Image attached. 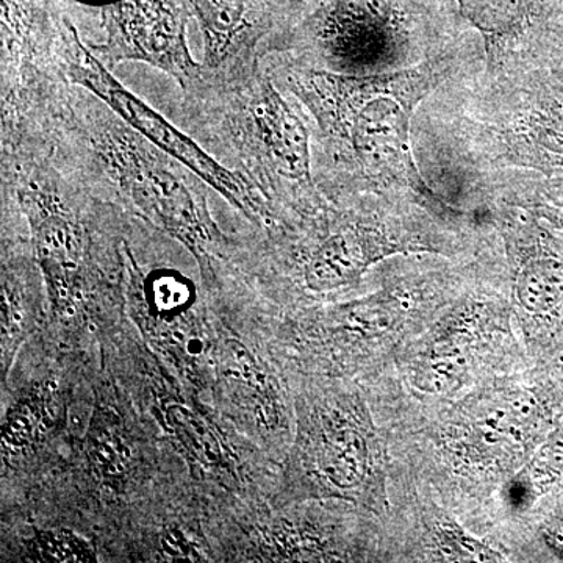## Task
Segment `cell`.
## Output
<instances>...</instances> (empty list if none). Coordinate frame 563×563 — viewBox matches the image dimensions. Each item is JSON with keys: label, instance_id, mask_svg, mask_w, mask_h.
<instances>
[{"label": "cell", "instance_id": "1", "mask_svg": "<svg viewBox=\"0 0 563 563\" xmlns=\"http://www.w3.org/2000/svg\"><path fill=\"white\" fill-rule=\"evenodd\" d=\"M263 65L312 114L333 172L393 181L446 209L418 169L410 131L418 103L446 79L448 62L366 76L312 68L282 54L268 55Z\"/></svg>", "mask_w": 563, "mask_h": 563}, {"label": "cell", "instance_id": "2", "mask_svg": "<svg viewBox=\"0 0 563 563\" xmlns=\"http://www.w3.org/2000/svg\"><path fill=\"white\" fill-rule=\"evenodd\" d=\"M55 147L90 174L107 196L184 244L203 276H213L214 262L225 258L229 242L211 217L201 177L80 87Z\"/></svg>", "mask_w": 563, "mask_h": 563}, {"label": "cell", "instance_id": "3", "mask_svg": "<svg viewBox=\"0 0 563 563\" xmlns=\"http://www.w3.org/2000/svg\"><path fill=\"white\" fill-rule=\"evenodd\" d=\"M184 113L191 135L243 174L274 211L317 192L309 129L265 65L242 84L184 98Z\"/></svg>", "mask_w": 563, "mask_h": 563}, {"label": "cell", "instance_id": "4", "mask_svg": "<svg viewBox=\"0 0 563 563\" xmlns=\"http://www.w3.org/2000/svg\"><path fill=\"white\" fill-rule=\"evenodd\" d=\"M65 27V65L70 84L101 99L144 139L191 169L211 190L220 192L252 224H273L276 211L243 174L218 161L191 133L177 128L129 91L81 41L73 22L66 20Z\"/></svg>", "mask_w": 563, "mask_h": 563}, {"label": "cell", "instance_id": "5", "mask_svg": "<svg viewBox=\"0 0 563 563\" xmlns=\"http://www.w3.org/2000/svg\"><path fill=\"white\" fill-rule=\"evenodd\" d=\"M409 47L401 0H328L291 51L280 52L312 68L366 76L407 68Z\"/></svg>", "mask_w": 563, "mask_h": 563}, {"label": "cell", "instance_id": "6", "mask_svg": "<svg viewBox=\"0 0 563 563\" xmlns=\"http://www.w3.org/2000/svg\"><path fill=\"white\" fill-rule=\"evenodd\" d=\"M106 38L85 43L111 69L139 62L172 77L184 98L203 90L202 63L188 49L187 10L174 0H103Z\"/></svg>", "mask_w": 563, "mask_h": 563}, {"label": "cell", "instance_id": "7", "mask_svg": "<svg viewBox=\"0 0 563 563\" xmlns=\"http://www.w3.org/2000/svg\"><path fill=\"white\" fill-rule=\"evenodd\" d=\"M537 404L523 390H492L474 396L453 421L455 450L468 461L498 465L523 453L536 431Z\"/></svg>", "mask_w": 563, "mask_h": 563}, {"label": "cell", "instance_id": "8", "mask_svg": "<svg viewBox=\"0 0 563 563\" xmlns=\"http://www.w3.org/2000/svg\"><path fill=\"white\" fill-rule=\"evenodd\" d=\"M310 466L318 484L344 498H374L384 492V461L372 426L333 412L321 417Z\"/></svg>", "mask_w": 563, "mask_h": 563}, {"label": "cell", "instance_id": "9", "mask_svg": "<svg viewBox=\"0 0 563 563\" xmlns=\"http://www.w3.org/2000/svg\"><path fill=\"white\" fill-rule=\"evenodd\" d=\"M410 251L420 250L396 242L373 225H344L314 247L303 268V282L310 291L340 290L361 280L374 263Z\"/></svg>", "mask_w": 563, "mask_h": 563}, {"label": "cell", "instance_id": "10", "mask_svg": "<svg viewBox=\"0 0 563 563\" xmlns=\"http://www.w3.org/2000/svg\"><path fill=\"white\" fill-rule=\"evenodd\" d=\"M512 144L521 163L548 174L563 173V91L533 96L514 122Z\"/></svg>", "mask_w": 563, "mask_h": 563}, {"label": "cell", "instance_id": "11", "mask_svg": "<svg viewBox=\"0 0 563 563\" xmlns=\"http://www.w3.org/2000/svg\"><path fill=\"white\" fill-rule=\"evenodd\" d=\"M459 11L483 35L490 60L498 62L531 25L537 0H455Z\"/></svg>", "mask_w": 563, "mask_h": 563}, {"label": "cell", "instance_id": "12", "mask_svg": "<svg viewBox=\"0 0 563 563\" xmlns=\"http://www.w3.org/2000/svg\"><path fill=\"white\" fill-rule=\"evenodd\" d=\"M220 366L225 379L254 406L262 421L274 424L277 421L276 395L272 379L255 355L242 342L231 339L222 346Z\"/></svg>", "mask_w": 563, "mask_h": 563}, {"label": "cell", "instance_id": "13", "mask_svg": "<svg viewBox=\"0 0 563 563\" xmlns=\"http://www.w3.org/2000/svg\"><path fill=\"white\" fill-rule=\"evenodd\" d=\"M88 459L95 472L110 484L124 483L132 466V451L121 422L106 409H96L87 433Z\"/></svg>", "mask_w": 563, "mask_h": 563}, {"label": "cell", "instance_id": "14", "mask_svg": "<svg viewBox=\"0 0 563 563\" xmlns=\"http://www.w3.org/2000/svg\"><path fill=\"white\" fill-rule=\"evenodd\" d=\"M515 292L528 312H551L563 299V261L554 254L532 255L518 273Z\"/></svg>", "mask_w": 563, "mask_h": 563}, {"label": "cell", "instance_id": "15", "mask_svg": "<svg viewBox=\"0 0 563 563\" xmlns=\"http://www.w3.org/2000/svg\"><path fill=\"white\" fill-rule=\"evenodd\" d=\"M52 422L51 399L44 390L27 393L10 407L3 418V453H21L31 450L43 440Z\"/></svg>", "mask_w": 563, "mask_h": 563}, {"label": "cell", "instance_id": "16", "mask_svg": "<svg viewBox=\"0 0 563 563\" xmlns=\"http://www.w3.org/2000/svg\"><path fill=\"white\" fill-rule=\"evenodd\" d=\"M165 418L174 437L196 462L213 468L224 465V444L201 415L185 404H169Z\"/></svg>", "mask_w": 563, "mask_h": 563}, {"label": "cell", "instance_id": "17", "mask_svg": "<svg viewBox=\"0 0 563 563\" xmlns=\"http://www.w3.org/2000/svg\"><path fill=\"white\" fill-rule=\"evenodd\" d=\"M144 301L157 317H176L196 301L192 282L177 269H152L143 282Z\"/></svg>", "mask_w": 563, "mask_h": 563}, {"label": "cell", "instance_id": "18", "mask_svg": "<svg viewBox=\"0 0 563 563\" xmlns=\"http://www.w3.org/2000/svg\"><path fill=\"white\" fill-rule=\"evenodd\" d=\"M2 376L10 372L18 350L25 335V306L22 299L20 277L3 262L2 268Z\"/></svg>", "mask_w": 563, "mask_h": 563}, {"label": "cell", "instance_id": "19", "mask_svg": "<svg viewBox=\"0 0 563 563\" xmlns=\"http://www.w3.org/2000/svg\"><path fill=\"white\" fill-rule=\"evenodd\" d=\"M33 562L44 563H92L98 562L92 544L79 533L68 529L36 531L31 544Z\"/></svg>", "mask_w": 563, "mask_h": 563}, {"label": "cell", "instance_id": "20", "mask_svg": "<svg viewBox=\"0 0 563 563\" xmlns=\"http://www.w3.org/2000/svg\"><path fill=\"white\" fill-rule=\"evenodd\" d=\"M563 481V428L555 431L520 474L521 485L537 490Z\"/></svg>", "mask_w": 563, "mask_h": 563}, {"label": "cell", "instance_id": "21", "mask_svg": "<svg viewBox=\"0 0 563 563\" xmlns=\"http://www.w3.org/2000/svg\"><path fill=\"white\" fill-rule=\"evenodd\" d=\"M437 537H439L443 553L451 555L455 561H501V555L488 548L487 544L466 536V532L459 526L444 523L437 532Z\"/></svg>", "mask_w": 563, "mask_h": 563}, {"label": "cell", "instance_id": "22", "mask_svg": "<svg viewBox=\"0 0 563 563\" xmlns=\"http://www.w3.org/2000/svg\"><path fill=\"white\" fill-rule=\"evenodd\" d=\"M161 550L165 561L203 562L202 551L180 529H168L163 533Z\"/></svg>", "mask_w": 563, "mask_h": 563}, {"label": "cell", "instance_id": "23", "mask_svg": "<svg viewBox=\"0 0 563 563\" xmlns=\"http://www.w3.org/2000/svg\"><path fill=\"white\" fill-rule=\"evenodd\" d=\"M544 214H547V217L550 218L554 224H558L563 231V209H548L544 211Z\"/></svg>", "mask_w": 563, "mask_h": 563}, {"label": "cell", "instance_id": "24", "mask_svg": "<svg viewBox=\"0 0 563 563\" xmlns=\"http://www.w3.org/2000/svg\"><path fill=\"white\" fill-rule=\"evenodd\" d=\"M562 76H563V70H562Z\"/></svg>", "mask_w": 563, "mask_h": 563}]
</instances>
